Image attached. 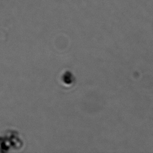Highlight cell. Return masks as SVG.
Returning a JSON list of instances; mask_svg holds the SVG:
<instances>
[{
    "instance_id": "1",
    "label": "cell",
    "mask_w": 153,
    "mask_h": 153,
    "mask_svg": "<svg viewBox=\"0 0 153 153\" xmlns=\"http://www.w3.org/2000/svg\"><path fill=\"white\" fill-rule=\"evenodd\" d=\"M23 142L18 134L10 131L0 136V152H15L21 149Z\"/></svg>"
}]
</instances>
